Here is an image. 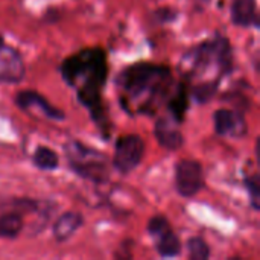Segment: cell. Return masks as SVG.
Here are the masks:
<instances>
[{"instance_id":"cell-4","label":"cell","mask_w":260,"mask_h":260,"mask_svg":"<svg viewBox=\"0 0 260 260\" xmlns=\"http://www.w3.org/2000/svg\"><path fill=\"white\" fill-rule=\"evenodd\" d=\"M64 154L70 171L90 183L104 184L110 180V165L107 155L84 145L79 140H69L64 145Z\"/></svg>"},{"instance_id":"cell-14","label":"cell","mask_w":260,"mask_h":260,"mask_svg":"<svg viewBox=\"0 0 260 260\" xmlns=\"http://www.w3.org/2000/svg\"><path fill=\"white\" fill-rule=\"evenodd\" d=\"M151 239L154 241L155 251L158 253L160 257L174 259V257H178L181 254L183 245H181V241H180L178 235L174 232L172 227H169L168 230L161 232L160 235H157V236H154Z\"/></svg>"},{"instance_id":"cell-5","label":"cell","mask_w":260,"mask_h":260,"mask_svg":"<svg viewBox=\"0 0 260 260\" xmlns=\"http://www.w3.org/2000/svg\"><path fill=\"white\" fill-rule=\"evenodd\" d=\"M145 142L137 134L120 136L114 142V154L111 160V168L120 175H128L136 171L145 155Z\"/></svg>"},{"instance_id":"cell-20","label":"cell","mask_w":260,"mask_h":260,"mask_svg":"<svg viewBox=\"0 0 260 260\" xmlns=\"http://www.w3.org/2000/svg\"><path fill=\"white\" fill-rule=\"evenodd\" d=\"M244 186L248 193L250 206L254 212L260 210V177L257 172L244 177Z\"/></svg>"},{"instance_id":"cell-2","label":"cell","mask_w":260,"mask_h":260,"mask_svg":"<svg viewBox=\"0 0 260 260\" xmlns=\"http://www.w3.org/2000/svg\"><path fill=\"white\" fill-rule=\"evenodd\" d=\"M177 79L171 67L154 62H134L116 76L117 99L128 116H157L166 105Z\"/></svg>"},{"instance_id":"cell-18","label":"cell","mask_w":260,"mask_h":260,"mask_svg":"<svg viewBox=\"0 0 260 260\" xmlns=\"http://www.w3.org/2000/svg\"><path fill=\"white\" fill-rule=\"evenodd\" d=\"M189 85H190V98L197 104H207L216 96L221 82H218V81H200V82L189 84Z\"/></svg>"},{"instance_id":"cell-8","label":"cell","mask_w":260,"mask_h":260,"mask_svg":"<svg viewBox=\"0 0 260 260\" xmlns=\"http://www.w3.org/2000/svg\"><path fill=\"white\" fill-rule=\"evenodd\" d=\"M14 104L23 110V111H32V110H38L44 117L50 119V120H64L66 119V113L52 105L41 93L35 91V90H21L15 94L14 98Z\"/></svg>"},{"instance_id":"cell-17","label":"cell","mask_w":260,"mask_h":260,"mask_svg":"<svg viewBox=\"0 0 260 260\" xmlns=\"http://www.w3.org/2000/svg\"><path fill=\"white\" fill-rule=\"evenodd\" d=\"M32 163L40 171L53 172L59 168V155L49 146H37L32 154Z\"/></svg>"},{"instance_id":"cell-1","label":"cell","mask_w":260,"mask_h":260,"mask_svg":"<svg viewBox=\"0 0 260 260\" xmlns=\"http://www.w3.org/2000/svg\"><path fill=\"white\" fill-rule=\"evenodd\" d=\"M107 52L99 47H85L67 56L59 64L62 81L75 88L78 102L88 111L104 140L111 137V119L104 101V88L108 79Z\"/></svg>"},{"instance_id":"cell-10","label":"cell","mask_w":260,"mask_h":260,"mask_svg":"<svg viewBox=\"0 0 260 260\" xmlns=\"http://www.w3.org/2000/svg\"><path fill=\"white\" fill-rule=\"evenodd\" d=\"M154 136L158 145L166 151H178L184 146V136L180 129V123L171 116H161L154 126Z\"/></svg>"},{"instance_id":"cell-21","label":"cell","mask_w":260,"mask_h":260,"mask_svg":"<svg viewBox=\"0 0 260 260\" xmlns=\"http://www.w3.org/2000/svg\"><path fill=\"white\" fill-rule=\"evenodd\" d=\"M222 99H225L229 104H233V105L236 107V110H239V111L244 113V114H245V111L250 108V101H248L241 91L232 90V91H229L225 96H222Z\"/></svg>"},{"instance_id":"cell-11","label":"cell","mask_w":260,"mask_h":260,"mask_svg":"<svg viewBox=\"0 0 260 260\" xmlns=\"http://www.w3.org/2000/svg\"><path fill=\"white\" fill-rule=\"evenodd\" d=\"M189 107H190V85L186 79H180L177 81L166 102V108L169 111V116L181 125L186 120V113Z\"/></svg>"},{"instance_id":"cell-12","label":"cell","mask_w":260,"mask_h":260,"mask_svg":"<svg viewBox=\"0 0 260 260\" xmlns=\"http://www.w3.org/2000/svg\"><path fill=\"white\" fill-rule=\"evenodd\" d=\"M232 23L239 27H260L257 0H232L230 5Z\"/></svg>"},{"instance_id":"cell-6","label":"cell","mask_w":260,"mask_h":260,"mask_svg":"<svg viewBox=\"0 0 260 260\" xmlns=\"http://www.w3.org/2000/svg\"><path fill=\"white\" fill-rule=\"evenodd\" d=\"M206 184L203 165L197 160H180L175 166L174 186L180 197L193 198Z\"/></svg>"},{"instance_id":"cell-7","label":"cell","mask_w":260,"mask_h":260,"mask_svg":"<svg viewBox=\"0 0 260 260\" xmlns=\"http://www.w3.org/2000/svg\"><path fill=\"white\" fill-rule=\"evenodd\" d=\"M215 133L221 137L244 139L248 134L245 114L236 108H219L213 113Z\"/></svg>"},{"instance_id":"cell-15","label":"cell","mask_w":260,"mask_h":260,"mask_svg":"<svg viewBox=\"0 0 260 260\" xmlns=\"http://www.w3.org/2000/svg\"><path fill=\"white\" fill-rule=\"evenodd\" d=\"M43 207V203L34 198H20V197H0V210L17 212V213H38Z\"/></svg>"},{"instance_id":"cell-19","label":"cell","mask_w":260,"mask_h":260,"mask_svg":"<svg viewBox=\"0 0 260 260\" xmlns=\"http://www.w3.org/2000/svg\"><path fill=\"white\" fill-rule=\"evenodd\" d=\"M187 256L190 260H207L212 254L210 245L201 236H192L186 242Z\"/></svg>"},{"instance_id":"cell-3","label":"cell","mask_w":260,"mask_h":260,"mask_svg":"<svg viewBox=\"0 0 260 260\" xmlns=\"http://www.w3.org/2000/svg\"><path fill=\"white\" fill-rule=\"evenodd\" d=\"M180 72L183 79L190 82L207 81V75L213 72L215 78L222 81L235 72V53L230 40L215 32L213 37L195 44L184 52Z\"/></svg>"},{"instance_id":"cell-13","label":"cell","mask_w":260,"mask_h":260,"mask_svg":"<svg viewBox=\"0 0 260 260\" xmlns=\"http://www.w3.org/2000/svg\"><path fill=\"white\" fill-rule=\"evenodd\" d=\"M84 225V216L79 212L70 210L56 218L52 227V233L56 242L69 241Z\"/></svg>"},{"instance_id":"cell-9","label":"cell","mask_w":260,"mask_h":260,"mask_svg":"<svg viewBox=\"0 0 260 260\" xmlns=\"http://www.w3.org/2000/svg\"><path fill=\"white\" fill-rule=\"evenodd\" d=\"M26 76V66L20 52L6 43L0 47V84H18Z\"/></svg>"},{"instance_id":"cell-16","label":"cell","mask_w":260,"mask_h":260,"mask_svg":"<svg viewBox=\"0 0 260 260\" xmlns=\"http://www.w3.org/2000/svg\"><path fill=\"white\" fill-rule=\"evenodd\" d=\"M24 229L23 215L5 212L0 215V239H17Z\"/></svg>"},{"instance_id":"cell-23","label":"cell","mask_w":260,"mask_h":260,"mask_svg":"<svg viewBox=\"0 0 260 260\" xmlns=\"http://www.w3.org/2000/svg\"><path fill=\"white\" fill-rule=\"evenodd\" d=\"M3 44H5V38H3V37L0 35V47H2Z\"/></svg>"},{"instance_id":"cell-22","label":"cell","mask_w":260,"mask_h":260,"mask_svg":"<svg viewBox=\"0 0 260 260\" xmlns=\"http://www.w3.org/2000/svg\"><path fill=\"white\" fill-rule=\"evenodd\" d=\"M152 18L158 23H171V21H175L178 18V11L174 8H169V6L158 8L157 11H154Z\"/></svg>"}]
</instances>
